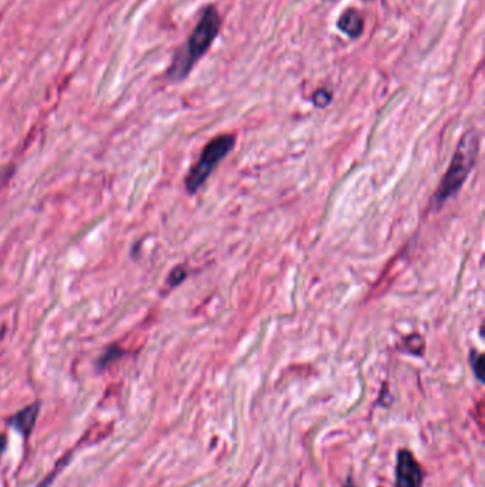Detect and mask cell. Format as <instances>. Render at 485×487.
<instances>
[{"instance_id":"13","label":"cell","mask_w":485,"mask_h":487,"mask_svg":"<svg viewBox=\"0 0 485 487\" xmlns=\"http://www.w3.org/2000/svg\"><path fill=\"white\" fill-rule=\"evenodd\" d=\"M343 487H356V484H355V481L352 480V477H347V480H346V483L343 484Z\"/></svg>"},{"instance_id":"9","label":"cell","mask_w":485,"mask_h":487,"mask_svg":"<svg viewBox=\"0 0 485 487\" xmlns=\"http://www.w3.org/2000/svg\"><path fill=\"white\" fill-rule=\"evenodd\" d=\"M124 354V351L120 348V346H111V348H108L107 351H106V354L100 358V361H99V368H106V366H108L110 363H113L114 361H117L121 355Z\"/></svg>"},{"instance_id":"5","label":"cell","mask_w":485,"mask_h":487,"mask_svg":"<svg viewBox=\"0 0 485 487\" xmlns=\"http://www.w3.org/2000/svg\"><path fill=\"white\" fill-rule=\"evenodd\" d=\"M39 410H40V403L39 402L32 403L26 406L25 409H22L21 412H18L16 415H13L9 420V425L13 426L21 433H23L25 436H29L35 429Z\"/></svg>"},{"instance_id":"3","label":"cell","mask_w":485,"mask_h":487,"mask_svg":"<svg viewBox=\"0 0 485 487\" xmlns=\"http://www.w3.org/2000/svg\"><path fill=\"white\" fill-rule=\"evenodd\" d=\"M233 146L235 137L232 134H221L204 147L198 161L191 167L185 177V188L189 194H195L204 185L216 165L230 153Z\"/></svg>"},{"instance_id":"11","label":"cell","mask_w":485,"mask_h":487,"mask_svg":"<svg viewBox=\"0 0 485 487\" xmlns=\"http://www.w3.org/2000/svg\"><path fill=\"white\" fill-rule=\"evenodd\" d=\"M312 100H313V104H315L316 107L323 109V107H326V106L332 102V94H330L328 90L320 89V90H318V92L313 94Z\"/></svg>"},{"instance_id":"2","label":"cell","mask_w":485,"mask_h":487,"mask_svg":"<svg viewBox=\"0 0 485 487\" xmlns=\"http://www.w3.org/2000/svg\"><path fill=\"white\" fill-rule=\"evenodd\" d=\"M479 151V134L476 130H468L459 140L451 163L438 184L434 194V204L441 207L447 199L457 194L464 182L467 181L469 173L475 167V161Z\"/></svg>"},{"instance_id":"1","label":"cell","mask_w":485,"mask_h":487,"mask_svg":"<svg viewBox=\"0 0 485 487\" xmlns=\"http://www.w3.org/2000/svg\"><path fill=\"white\" fill-rule=\"evenodd\" d=\"M221 29V16L213 6H208L186 43L178 49L168 69V77L174 82L184 80L194 65L206 53Z\"/></svg>"},{"instance_id":"4","label":"cell","mask_w":485,"mask_h":487,"mask_svg":"<svg viewBox=\"0 0 485 487\" xmlns=\"http://www.w3.org/2000/svg\"><path fill=\"white\" fill-rule=\"evenodd\" d=\"M423 478V469L414 454L407 449L398 450L394 487H421Z\"/></svg>"},{"instance_id":"10","label":"cell","mask_w":485,"mask_h":487,"mask_svg":"<svg viewBox=\"0 0 485 487\" xmlns=\"http://www.w3.org/2000/svg\"><path fill=\"white\" fill-rule=\"evenodd\" d=\"M186 275H188V271H186V268H185L184 266L175 267V268L171 271L169 277H168V285H169L171 288L178 287L179 284H182V283L185 281Z\"/></svg>"},{"instance_id":"7","label":"cell","mask_w":485,"mask_h":487,"mask_svg":"<svg viewBox=\"0 0 485 487\" xmlns=\"http://www.w3.org/2000/svg\"><path fill=\"white\" fill-rule=\"evenodd\" d=\"M404 346H406V352L416 355V356H421L424 352V339L421 335L418 334H413L407 338H404Z\"/></svg>"},{"instance_id":"8","label":"cell","mask_w":485,"mask_h":487,"mask_svg":"<svg viewBox=\"0 0 485 487\" xmlns=\"http://www.w3.org/2000/svg\"><path fill=\"white\" fill-rule=\"evenodd\" d=\"M469 363H471V368L474 371L475 378L479 382H484V355L479 354L475 349L471 351V354H469Z\"/></svg>"},{"instance_id":"6","label":"cell","mask_w":485,"mask_h":487,"mask_svg":"<svg viewBox=\"0 0 485 487\" xmlns=\"http://www.w3.org/2000/svg\"><path fill=\"white\" fill-rule=\"evenodd\" d=\"M338 26H339V29H340L343 33H346L349 38L356 39V38H359V36L362 35V32H363V19H362V16L359 15L357 11L349 9V11H346V12L340 16V19H339V22H338Z\"/></svg>"},{"instance_id":"12","label":"cell","mask_w":485,"mask_h":487,"mask_svg":"<svg viewBox=\"0 0 485 487\" xmlns=\"http://www.w3.org/2000/svg\"><path fill=\"white\" fill-rule=\"evenodd\" d=\"M6 443H8V439L5 434H0V454H2L6 449Z\"/></svg>"}]
</instances>
